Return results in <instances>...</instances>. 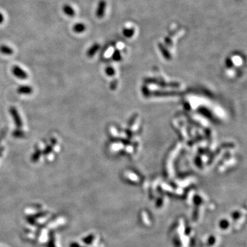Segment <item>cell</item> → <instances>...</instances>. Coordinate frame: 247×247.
Here are the masks:
<instances>
[{"label":"cell","mask_w":247,"mask_h":247,"mask_svg":"<svg viewBox=\"0 0 247 247\" xmlns=\"http://www.w3.org/2000/svg\"><path fill=\"white\" fill-rule=\"evenodd\" d=\"M0 52L4 54L10 55L13 53V50H12V48H10L8 46H6V45H1L0 46Z\"/></svg>","instance_id":"cell-8"},{"label":"cell","mask_w":247,"mask_h":247,"mask_svg":"<svg viewBox=\"0 0 247 247\" xmlns=\"http://www.w3.org/2000/svg\"><path fill=\"white\" fill-rule=\"evenodd\" d=\"M41 154H42V152H41L40 150H36L34 153L32 154V157H31V160H32V162L38 161L39 158L41 157Z\"/></svg>","instance_id":"cell-10"},{"label":"cell","mask_w":247,"mask_h":247,"mask_svg":"<svg viewBox=\"0 0 247 247\" xmlns=\"http://www.w3.org/2000/svg\"><path fill=\"white\" fill-rule=\"evenodd\" d=\"M113 59H115V60H118L120 59V54H119V51L116 50L113 54Z\"/></svg>","instance_id":"cell-14"},{"label":"cell","mask_w":247,"mask_h":247,"mask_svg":"<svg viewBox=\"0 0 247 247\" xmlns=\"http://www.w3.org/2000/svg\"><path fill=\"white\" fill-rule=\"evenodd\" d=\"M85 30H86L85 25L83 24H81V23H79V24H76L74 25V27H73V30L76 33L83 32Z\"/></svg>","instance_id":"cell-7"},{"label":"cell","mask_w":247,"mask_h":247,"mask_svg":"<svg viewBox=\"0 0 247 247\" xmlns=\"http://www.w3.org/2000/svg\"><path fill=\"white\" fill-rule=\"evenodd\" d=\"M52 150H53V146L52 145L47 146V147L45 148L44 151H43V154H45V155H47V154L51 153V152H52Z\"/></svg>","instance_id":"cell-12"},{"label":"cell","mask_w":247,"mask_h":247,"mask_svg":"<svg viewBox=\"0 0 247 247\" xmlns=\"http://www.w3.org/2000/svg\"><path fill=\"white\" fill-rule=\"evenodd\" d=\"M4 20V15L2 14L1 12H0V24H2Z\"/></svg>","instance_id":"cell-16"},{"label":"cell","mask_w":247,"mask_h":247,"mask_svg":"<svg viewBox=\"0 0 247 247\" xmlns=\"http://www.w3.org/2000/svg\"><path fill=\"white\" fill-rule=\"evenodd\" d=\"M158 47H159L161 51H162V53L165 56H166V57H169V56H170V55H169V53L168 52V51H167V49H166V47H165L163 46V45L161 44V43H159V45H158Z\"/></svg>","instance_id":"cell-11"},{"label":"cell","mask_w":247,"mask_h":247,"mask_svg":"<svg viewBox=\"0 0 247 247\" xmlns=\"http://www.w3.org/2000/svg\"><path fill=\"white\" fill-rule=\"evenodd\" d=\"M64 13L67 14L69 16H74L75 15V11H74V8L70 6L69 5H65L63 8Z\"/></svg>","instance_id":"cell-5"},{"label":"cell","mask_w":247,"mask_h":247,"mask_svg":"<svg viewBox=\"0 0 247 247\" xmlns=\"http://www.w3.org/2000/svg\"><path fill=\"white\" fill-rule=\"evenodd\" d=\"M17 92L19 94H24V95H30L32 94V89L30 86L27 85H23L19 86L17 89Z\"/></svg>","instance_id":"cell-4"},{"label":"cell","mask_w":247,"mask_h":247,"mask_svg":"<svg viewBox=\"0 0 247 247\" xmlns=\"http://www.w3.org/2000/svg\"><path fill=\"white\" fill-rule=\"evenodd\" d=\"M9 111H10V114H11L12 115V118H13L14 122L16 126V127H17L18 128H21L23 126V122H22L21 119V117H20V115L18 113L17 109H16L15 107L11 106L9 109Z\"/></svg>","instance_id":"cell-1"},{"label":"cell","mask_w":247,"mask_h":247,"mask_svg":"<svg viewBox=\"0 0 247 247\" xmlns=\"http://www.w3.org/2000/svg\"><path fill=\"white\" fill-rule=\"evenodd\" d=\"M6 134V130H4L3 131L1 132V133H0V141L3 139V138L4 136H5Z\"/></svg>","instance_id":"cell-15"},{"label":"cell","mask_w":247,"mask_h":247,"mask_svg":"<svg viewBox=\"0 0 247 247\" xmlns=\"http://www.w3.org/2000/svg\"><path fill=\"white\" fill-rule=\"evenodd\" d=\"M4 150V149L3 147L0 148V156H1L2 155V153H3Z\"/></svg>","instance_id":"cell-17"},{"label":"cell","mask_w":247,"mask_h":247,"mask_svg":"<svg viewBox=\"0 0 247 247\" xmlns=\"http://www.w3.org/2000/svg\"><path fill=\"white\" fill-rule=\"evenodd\" d=\"M106 8V2L104 0H100L98 2V7L96 9V16L99 19H102L105 14Z\"/></svg>","instance_id":"cell-2"},{"label":"cell","mask_w":247,"mask_h":247,"mask_svg":"<svg viewBox=\"0 0 247 247\" xmlns=\"http://www.w3.org/2000/svg\"><path fill=\"white\" fill-rule=\"evenodd\" d=\"M24 135V132L21 131H19V130H16V131H14L13 132V136L15 137L20 138V137H22Z\"/></svg>","instance_id":"cell-13"},{"label":"cell","mask_w":247,"mask_h":247,"mask_svg":"<svg viewBox=\"0 0 247 247\" xmlns=\"http://www.w3.org/2000/svg\"><path fill=\"white\" fill-rule=\"evenodd\" d=\"M99 47H100V45H99L98 43H95L94 45H92L91 47H90L89 49L86 54L89 57H92L94 56L95 54L96 53V51L98 50Z\"/></svg>","instance_id":"cell-6"},{"label":"cell","mask_w":247,"mask_h":247,"mask_svg":"<svg viewBox=\"0 0 247 247\" xmlns=\"http://www.w3.org/2000/svg\"><path fill=\"white\" fill-rule=\"evenodd\" d=\"M134 32H135V30L133 28H124L123 30V34L128 38L133 36Z\"/></svg>","instance_id":"cell-9"},{"label":"cell","mask_w":247,"mask_h":247,"mask_svg":"<svg viewBox=\"0 0 247 247\" xmlns=\"http://www.w3.org/2000/svg\"><path fill=\"white\" fill-rule=\"evenodd\" d=\"M12 71L14 75L15 76L16 78H19V79L24 80L28 78V75H27V74L25 72L24 70L21 69L18 66H14V67H12Z\"/></svg>","instance_id":"cell-3"}]
</instances>
